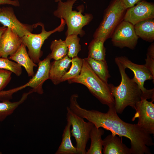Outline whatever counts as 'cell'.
<instances>
[{
  "mask_svg": "<svg viewBox=\"0 0 154 154\" xmlns=\"http://www.w3.org/2000/svg\"><path fill=\"white\" fill-rule=\"evenodd\" d=\"M104 113L95 110H87L78 104L73 107L72 111L78 116L86 119L98 128L110 131L113 135L128 138L130 141L132 154H151L148 147L154 143L151 134L138 125L127 123L118 116L114 106L109 107Z\"/></svg>",
  "mask_w": 154,
  "mask_h": 154,
  "instance_id": "1",
  "label": "cell"
},
{
  "mask_svg": "<svg viewBox=\"0 0 154 154\" xmlns=\"http://www.w3.org/2000/svg\"><path fill=\"white\" fill-rule=\"evenodd\" d=\"M115 61L118 67L121 80L117 86L112 84H109V85L114 99L116 112L121 114L127 106L135 109L137 104L142 98H145L137 84L132 79H130L126 73L125 66L116 58Z\"/></svg>",
  "mask_w": 154,
  "mask_h": 154,
  "instance_id": "2",
  "label": "cell"
},
{
  "mask_svg": "<svg viewBox=\"0 0 154 154\" xmlns=\"http://www.w3.org/2000/svg\"><path fill=\"white\" fill-rule=\"evenodd\" d=\"M68 81L70 84L78 83L84 85L102 104L109 107L114 105V99L109 84L104 82L94 73L84 58L79 75Z\"/></svg>",
  "mask_w": 154,
  "mask_h": 154,
  "instance_id": "3",
  "label": "cell"
},
{
  "mask_svg": "<svg viewBox=\"0 0 154 154\" xmlns=\"http://www.w3.org/2000/svg\"><path fill=\"white\" fill-rule=\"evenodd\" d=\"M78 0L83 1L67 0L65 2H58L57 9L53 12L54 16L65 21L67 27L66 36L74 35L82 37L85 34L83 27L88 24L93 18L91 14H82L84 9L83 5L78 7V11L72 10L74 4Z\"/></svg>",
  "mask_w": 154,
  "mask_h": 154,
  "instance_id": "4",
  "label": "cell"
},
{
  "mask_svg": "<svg viewBox=\"0 0 154 154\" xmlns=\"http://www.w3.org/2000/svg\"><path fill=\"white\" fill-rule=\"evenodd\" d=\"M126 10L119 0H114L105 11L102 20L93 35L94 38L105 42L110 38L117 27L123 20Z\"/></svg>",
  "mask_w": 154,
  "mask_h": 154,
  "instance_id": "5",
  "label": "cell"
},
{
  "mask_svg": "<svg viewBox=\"0 0 154 154\" xmlns=\"http://www.w3.org/2000/svg\"><path fill=\"white\" fill-rule=\"evenodd\" d=\"M60 19V25L53 30L47 31L45 29L43 24L38 23L35 25L36 27L38 26L41 27L40 33L35 34L29 32L21 37L22 43L27 47L28 54L35 63L38 64L40 61V58L42 55L41 48L45 40L54 33L60 32L63 30L66 23L64 19Z\"/></svg>",
  "mask_w": 154,
  "mask_h": 154,
  "instance_id": "6",
  "label": "cell"
},
{
  "mask_svg": "<svg viewBox=\"0 0 154 154\" xmlns=\"http://www.w3.org/2000/svg\"><path fill=\"white\" fill-rule=\"evenodd\" d=\"M66 108V119L72 126L71 133L76 140L78 154H86V146L90 139V133L94 125L89 121H85L84 119L74 113L69 107Z\"/></svg>",
  "mask_w": 154,
  "mask_h": 154,
  "instance_id": "7",
  "label": "cell"
},
{
  "mask_svg": "<svg viewBox=\"0 0 154 154\" xmlns=\"http://www.w3.org/2000/svg\"><path fill=\"white\" fill-rule=\"evenodd\" d=\"M118 61L126 68L132 71L134 76L132 79L135 82L141 91L145 98L151 99L154 100V88L147 90L144 87L145 81L147 80H153L154 77L145 64L140 65L134 63L126 56H120L116 57Z\"/></svg>",
  "mask_w": 154,
  "mask_h": 154,
  "instance_id": "8",
  "label": "cell"
},
{
  "mask_svg": "<svg viewBox=\"0 0 154 154\" xmlns=\"http://www.w3.org/2000/svg\"><path fill=\"white\" fill-rule=\"evenodd\" d=\"M110 38L114 46L122 48L125 47L135 48L139 37L135 31L134 25L123 20L118 25Z\"/></svg>",
  "mask_w": 154,
  "mask_h": 154,
  "instance_id": "9",
  "label": "cell"
},
{
  "mask_svg": "<svg viewBox=\"0 0 154 154\" xmlns=\"http://www.w3.org/2000/svg\"><path fill=\"white\" fill-rule=\"evenodd\" d=\"M153 101L149 102L142 98L136 104V112L132 120L138 118L137 124L150 134H154V104Z\"/></svg>",
  "mask_w": 154,
  "mask_h": 154,
  "instance_id": "10",
  "label": "cell"
},
{
  "mask_svg": "<svg viewBox=\"0 0 154 154\" xmlns=\"http://www.w3.org/2000/svg\"><path fill=\"white\" fill-rule=\"evenodd\" d=\"M0 23L21 37L29 32H32L36 28L34 24L31 25L21 23L17 18L13 8L10 7L1 8Z\"/></svg>",
  "mask_w": 154,
  "mask_h": 154,
  "instance_id": "11",
  "label": "cell"
},
{
  "mask_svg": "<svg viewBox=\"0 0 154 154\" xmlns=\"http://www.w3.org/2000/svg\"><path fill=\"white\" fill-rule=\"evenodd\" d=\"M126 11L123 20L134 25L141 21L154 18L153 4L140 1Z\"/></svg>",
  "mask_w": 154,
  "mask_h": 154,
  "instance_id": "12",
  "label": "cell"
},
{
  "mask_svg": "<svg viewBox=\"0 0 154 154\" xmlns=\"http://www.w3.org/2000/svg\"><path fill=\"white\" fill-rule=\"evenodd\" d=\"M50 53L44 60L38 64V68L35 74L26 84L22 86L23 88L29 86L32 88L33 92L42 94L44 93L42 88L44 82L49 79V72L50 60L52 59Z\"/></svg>",
  "mask_w": 154,
  "mask_h": 154,
  "instance_id": "13",
  "label": "cell"
},
{
  "mask_svg": "<svg viewBox=\"0 0 154 154\" xmlns=\"http://www.w3.org/2000/svg\"><path fill=\"white\" fill-rule=\"evenodd\" d=\"M22 43L21 37L7 28L0 39V57L8 58L14 54Z\"/></svg>",
  "mask_w": 154,
  "mask_h": 154,
  "instance_id": "14",
  "label": "cell"
},
{
  "mask_svg": "<svg viewBox=\"0 0 154 154\" xmlns=\"http://www.w3.org/2000/svg\"><path fill=\"white\" fill-rule=\"evenodd\" d=\"M104 154H131L130 148L123 143L120 137L112 133L103 140Z\"/></svg>",
  "mask_w": 154,
  "mask_h": 154,
  "instance_id": "15",
  "label": "cell"
},
{
  "mask_svg": "<svg viewBox=\"0 0 154 154\" xmlns=\"http://www.w3.org/2000/svg\"><path fill=\"white\" fill-rule=\"evenodd\" d=\"M72 58L67 55L62 59L54 60L50 63L49 79L54 84L61 82V79L69 69Z\"/></svg>",
  "mask_w": 154,
  "mask_h": 154,
  "instance_id": "16",
  "label": "cell"
},
{
  "mask_svg": "<svg viewBox=\"0 0 154 154\" xmlns=\"http://www.w3.org/2000/svg\"><path fill=\"white\" fill-rule=\"evenodd\" d=\"M9 58L23 66L29 76L33 77L35 75L34 67H37V65L30 58L27 52L26 46L23 43L17 51L9 56Z\"/></svg>",
  "mask_w": 154,
  "mask_h": 154,
  "instance_id": "17",
  "label": "cell"
},
{
  "mask_svg": "<svg viewBox=\"0 0 154 154\" xmlns=\"http://www.w3.org/2000/svg\"><path fill=\"white\" fill-rule=\"evenodd\" d=\"M135 32L139 38L149 42L154 40V18L140 21L134 25Z\"/></svg>",
  "mask_w": 154,
  "mask_h": 154,
  "instance_id": "18",
  "label": "cell"
},
{
  "mask_svg": "<svg viewBox=\"0 0 154 154\" xmlns=\"http://www.w3.org/2000/svg\"><path fill=\"white\" fill-rule=\"evenodd\" d=\"M67 123L63 130L61 143L55 154H78L77 149L72 143L70 122Z\"/></svg>",
  "mask_w": 154,
  "mask_h": 154,
  "instance_id": "19",
  "label": "cell"
},
{
  "mask_svg": "<svg viewBox=\"0 0 154 154\" xmlns=\"http://www.w3.org/2000/svg\"><path fill=\"white\" fill-rule=\"evenodd\" d=\"M104 133V131L101 127L98 128L94 125L91 130L89 135L91 143L89 148L86 154H102L103 140L102 136Z\"/></svg>",
  "mask_w": 154,
  "mask_h": 154,
  "instance_id": "20",
  "label": "cell"
},
{
  "mask_svg": "<svg viewBox=\"0 0 154 154\" xmlns=\"http://www.w3.org/2000/svg\"><path fill=\"white\" fill-rule=\"evenodd\" d=\"M94 73L103 81L108 84L110 77L106 60H98L89 57L84 58Z\"/></svg>",
  "mask_w": 154,
  "mask_h": 154,
  "instance_id": "21",
  "label": "cell"
},
{
  "mask_svg": "<svg viewBox=\"0 0 154 154\" xmlns=\"http://www.w3.org/2000/svg\"><path fill=\"white\" fill-rule=\"evenodd\" d=\"M33 92L31 90L27 92L24 93L21 99L16 102H11L9 100H6L0 102V121H3L8 116L11 115L26 100L29 95Z\"/></svg>",
  "mask_w": 154,
  "mask_h": 154,
  "instance_id": "22",
  "label": "cell"
},
{
  "mask_svg": "<svg viewBox=\"0 0 154 154\" xmlns=\"http://www.w3.org/2000/svg\"><path fill=\"white\" fill-rule=\"evenodd\" d=\"M105 42L94 38L88 46V57L94 59L101 60H106V49L104 46Z\"/></svg>",
  "mask_w": 154,
  "mask_h": 154,
  "instance_id": "23",
  "label": "cell"
},
{
  "mask_svg": "<svg viewBox=\"0 0 154 154\" xmlns=\"http://www.w3.org/2000/svg\"><path fill=\"white\" fill-rule=\"evenodd\" d=\"M50 48L52 58L55 60H61L68 54V49L65 40L61 39L53 40Z\"/></svg>",
  "mask_w": 154,
  "mask_h": 154,
  "instance_id": "24",
  "label": "cell"
},
{
  "mask_svg": "<svg viewBox=\"0 0 154 154\" xmlns=\"http://www.w3.org/2000/svg\"><path fill=\"white\" fill-rule=\"evenodd\" d=\"M83 62V59L78 56L72 58L71 66L69 70L62 78L61 82L77 77L81 71Z\"/></svg>",
  "mask_w": 154,
  "mask_h": 154,
  "instance_id": "25",
  "label": "cell"
},
{
  "mask_svg": "<svg viewBox=\"0 0 154 154\" xmlns=\"http://www.w3.org/2000/svg\"><path fill=\"white\" fill-rule=\"evenodd\" d=\"M68 51L67 55L70 58L78 56V52L81 50V46L79 43L80 38L77 35H74L67 36L65 40Z\"/></svg>",
  "mask_w": 154,
  "mask_h": 154,
  "instance_id": "26",
  "label": "cell"
},
{
  "mask_svg": "<svg viewBox=\"0 0 154 154\" xmlns=\"http://www.w3.org/2000/svg\"><path fill=\"white\" fill-rule=\"evenodd\" d=\"M0 69L8 70L19 76L22 73L21 66L8 58L0 57Z\"/></svg>",
  "mask_w": 154,
  "mask_h": 154,
  "instance_id": "27",
  "label": "cell"
},
{
  "mask_svg": "<svg viewBox=\"0 0 154 154\" xmlns=\"http://www.w3.org/2000/svg\"><path fill=\"white\" fill-rule=\"evenodd\" d=\"M12 73L8 70L0 69V92L3 90L10 82Z\"/></svg>",
  "mask_w": 154,
  "mask_h": 154,
  "instance_id": "28",
  "label": "cell"
},
{
  "mask_svg": "<svg viewBox=\"0 0 154 154\" xmlns=\"http://www.w3.org/2000/svg\"><path fill=\"white\" fill-rule=\"evenodd\" d=\"M147 58L145 59V64L154 77V58H151L147 55Z\"/></svg>",
  "mask_w": 154,
  "mask_h": 154,
  "instance_id": "29",
  "label": "cell"
},
{
  "mask_svg": "<svg viewBox=\"0 0 154 154\" xmlns=\"http://www.w3.org/2000/svg\"><path fill=\"white\" fill-rule=\"evenodd\" d=\"M141 0H119L121 3L126 9L129 8L135 5Z\"/></svg>",
  "mask_w": 154,
  "mask_h": 154,
  "instance_id": "30",
  "label": "cell"
},
{
  "mask_svg": "<svg viewBox=\"0 0 154 154\" xmlns=\"http://www.w3.org/2000/svg\"><path fill=\"white\" fill-rule=\"evenodd\" d=\"M9 5L15 7L20 5L18 0H0V5Z\"/></svg>",
  "mask_w": 154,
  "mask_h": 154,
  "instance_id": "31",
  "label": "cell"
},
{
  "mask_svg": "<svg viewBox=\"0 0 154 154\" xmlns=\"http://www.w3.org/2000/svg\"><path fill=\"white\" fill-rule=\"evenodd\" d=\"M147 55L152 58H154V44L152 43L149 46Z\"/></svg>",
  "mask_w": 154,
  "mask_h": 154,
  "instance_id": "32",
  "label": "cell"
},
{
  "mask_svg": "<svg viewBox=\"0 0 154 154\" xmlns=\"http://www.w3.org/2000/svg\"><path fill=\"white\" fill-rule=\"evenodd\" d=\"M7 27L3 26L0 27V39L3 33L6 30Z\"/></svg>",
  "mask_w": 154,
  "mask_h": 154,
  "instance_id": "33",
  "label": "cell"
},
{
  "mask_svg": "<svg viewBox=\"0 0 154 154\" xmlns=\"http://www.w3.org/2000/svg\"><path fill=\"white\" fill-rule=\"evenodd\" d=\"M54 0L55 2H59L62 1V0Z\"/></svg>",
  "mask_w": 154,
  "mask_h": 154,
  "instance_id": "34",
  "label": "cell"
},
{
  "mask_svg": "<svg viewBox=\"0 0 154 154\" xmlns=\"http://www.w3.org/2000/svg\"><path fill=\"white\" fill-rule=\"evenodd\" d=\"M1 8L0 7V11H1Z\"/></svg>",
  "mask_w": 154,
  "mask_h": 154,
  "instance_id": "35",
  "label": "cell"
},
{
  "mask_svg": "<svg viewBox=\"0 0 154 154\" xmlns=\"http://www.w3.org/2000/svg\"><path fill=\"white\" fill-rule=\"evenodd\" d=\"M2 153L1 152H0V154H2Z\"/></svg>",
  "mask_w": 154,
  "mask_h": 154,
  "instance_id": "36",
  "label": "cell"
}]
</instances>
